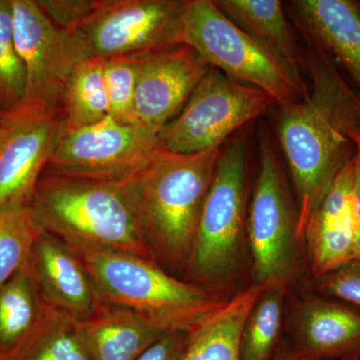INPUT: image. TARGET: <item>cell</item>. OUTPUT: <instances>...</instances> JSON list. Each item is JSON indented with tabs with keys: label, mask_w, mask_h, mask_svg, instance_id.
Wrapping results in <instances>:
<instances>
[{
	"label": "cell",
	"mask_w": 360,
	"mask_h": 360,
	"mask_svg": "<svg viewBox=\"0 0 360 360\" xmlns=\"http://www.w3.org/2000/svg\"><path fill=\"white\" fill-rule=\"evenodd\" d=\"M158 148V134L108 116L90 127L63 130L44 174L122 184Z\"/></svg>",
	"instance_id": "8fae6325"
},
{
	"label": "cell",
	"mask_w": 360,
	"mask_h": 360,
	"mask_svg": "<svg viewBox=\"0 0 360 360\" xmlns=\"http://www.w3.org/2000/svg\"><path fill=\"white\" fill-rule=\"evenodd\" d=\"M302 68L310 87L297 103L281 108L279 141L297 195V238L341 170L359 151L360 96L328 54L307 44Z\"/></svg>",
	"instance_id": "6da1fadb"
},
{
	"label": "cell",
	"mask_w": 360,
	"mask_h": 360,
	"mask_svg": "<svg viewBox=\"0 0 360 360\" xmlns=\"http://www.w3.org/2000/svg\"><path fill=\"white\" fill-rule=\"evenodd\" d=\"M103 60L110 116L120 122L139 124L135 116V91L139 56H115Z\"/></svg>",
	"instance_id": "4316f807"
},
{
	"label": "cell",
	"mask_w": 360,
	"mask_h": 360,
	"mask_svg": "<svg viewBox=\"0 0 360 360\" xmlns=\"http://www.w3.org/2000/svg\"><path fill=\"white\" fill-rule=\"evenodd\" d=\"M274 104L262 90L210 68L179 115L160 130L158 148L193 155L224 146Z\"/></svg>",
	"instance_id": "ba28073f"
},
{
	"label": "cell",
	"mask_w": 360,
	"mask_h": 360,
	"mask_svg": "<svg viewBox=\"0 0 360 360\" xmlns=\"http://www.w3.org/2000/svg\"><path fill=\"white\" fill-rule=\"evenodd\" d=\"M255 283L288 288L298 269L297 207L269 131H259V172L248 213Z\"/></svg>",
	"instance_id": "52a82bcc"
},
{
	"label": "cell",
	"mask_w": 360,
	"mask_h": 360,
	"mask_svg": "<svg viewBox=\"0 0 360 360\" xmlns=\"http://www.w3.org/2000/svg\"><path fill=\"white\" fill-rule=\"evenodd\" d=\"M26 73L13 34L11 0H0V112L13 110L25 96Z\"/></svg>",
	"instance_id": "484cf974"
},
{
	"label": "cell",
	"mask_w": 360,
	"mask_h": 360,
	"mask_svg": "<svg viewBox=\"0 0 360 360\" xmlns=\"http://www.w3.org/2000/svg\"><path fill=\"white\" fill-rule=\"evenodd\" d=\"M288 288L264 286L251 307L240 340V360H272L281 345Z\"/></svg>",
	"instance_id": "603a6c76"
},
{
	"label": "cell",
	"mask_w": 360,
	"mask_h": 360,
	"mask_svg": "<svg viewBox=\"0 0 360 360\" xmlns=\"http://www.w3.org/2000/svg\"><path fill=\"white\" fill-rule=\"evenodd\" d=\"M224 146L193 155L158 148L146 167L122 182L144 243L163 269L186 272Z\"/></svg>",
	"instance_id": "7a4b0ae2"
},
{
	"label": "cell",
	"mask_w": 360,
	"mask_h": 360,
	"mask_svg": "<svg viewBox=\"0 0 360 360\" xmlns=\"http://www.w3.org/2000/svg\"><path fill=\"white\" fill-rule=\"evenodd\" d=\"M27 210L40 231L65 243L108 246L155 262L122 184L42 174Z\"/></svg>",
	"instance_id": "277c9868"
},
{
	"label": "cell",
	"mask_w": 360,
	"mask_h": 360,
	"mask_svg": "<svg viewBox=\"0 0 360 360\" xmlns=\"http://www.w3.org/2000/svg\"><path fill=\"white\" fill-rule=\"evenodd\" d=\"M264 286L253 283L188 333L181 360H240L243 326Z\"/></svg>",
	"instance_id": "d6986e66"
},
{
	"label": "cell",
	"mask_w": 360,
	"mask_h": 360,
	"mask_svg": "<svg viewBox=\"0 0 360 360\" xmlns=\"http://www.w3.org/2000/svg\"><path fill=\"white\" fill-rule=\"evenodd\" d=\"M290 342L319 360H360V310L315 293L291 307Z\"/></svg>",
	"instance_id": "5bb4252c"
},
{
	"label": "cell",
	"mask_w": 360,
	"mask_h": 360,
	"mask_svg": "<svg viewBox=\"0 0 360 360\" xmlns=\"http://www.w3.org/2000/svg\"><path fill=\"white\" fill-rule=\"evenodd\" d=\"M239 28L266 47L296 75H302V51L291 34L279 0H213Z\"/></svg>",
	"instance_id": "ffe728a7"
},
{
	"label": "cell",
	"mask_w": 360,
	"mask_h": 360,
	"mask_svg": "<svg viewBox=\"0 0 360 360\" xmlns=\"http://www.w3.org/2000/svg\"><path fill=\"white\" fill-rule=\"evenodd\" d=\"M63 112L68 129L90 127L110 116L103 59H87L77 66L66 89Z\"/></svg>",
	"instance_id": "cb8c5ba5"
},
{
	"label": "cell",
	"mask_w": 360,
	"mask_h": 360,
	"mask_svg": "<svg viewBox=\"0 0 360 360\" xmlns=\"http://www.w3.org/2000/svg\"><path fill=\"white\" fill-rule=\"evenodd\" d=\"M99 0H39L37 4L54 25L71 32L89 20Z\"/></svg>",
	"instance_id": "f1b7e54d"
},
{
	"label": "cell",
	"mask_w": 360,
	"mask_h": 360,
	"mask_svg": "<svg viewBox=\"0 0 360 360\" xmlns=\"http://www.w3.org/2000/svg\"><path fill=\"white\" fill-rule=\"evenodd\" d=\"M186 0H99L77 30L87 59L143 56L184 44Z\"/></svg>",
	"instance_id": "30bf717a"
},
{
	"label": "cell",
	"mask_w": 360,
	"mask_h": 360,
	"mask_svg": "<svg viewBox=\"0 0 360 360\" xmlns=\"http://www.w3.org/2000/svg\"><path fill=\"white\" fill-rule=\"evenodd\" d=\"M355 191H354V252L355 259L360 260V148L354 158Z\"/></svg>",
	"instance_id": "4dcf8cb0"
},
{
	"label": "cell",
	"mask_w": 360,
	"mask_h": 360,
	"mask_svg": "<svg viewBox=\"0 0 360 360\" xmlns=\"http://www.w3.org/2000/svg\"><path fill=\"white\" fill-rule=\"evenodd\" d=\"M66 243L82 260L101 302L130 310L162 333H189L226 302L219 293L176 278L156 262L134 253L90 243Z\"/></svg>",
	"instance_id": "3957f363"
},
{
	"label": "cell",
	"mask_w": 360,
	"mask_h": 360,
	"mask_svg": "<svg viewBox=\"0 0 360 360\" xmlns=\"http://www.w3.org/2000/svg\"><path fill=\"white\" fill-rule=\"evenodd\" d=\"M30 265L42 297L52 309L82 321L103 303L82 260L63 239L40 232Z\"/></svg>",
	"instance_id": "2e32d148"
},
{
	"label": "cell",
	"mask_w": 360,
	"mask_h": 360,
	"mask_svg": "<svg viewBox=\"0 0 360 360\" xmlns=\"http://www.w3.org/2000/svg\"><path fill=\"white\" fill-rule=\"evenodd\" d=\"M354 158L336 176L303 232L314 278L354 258Z\"/></svg>",
	"instance_id": "9a60e30c"
},
{
	"label": "cell",
	"mask_w": 360,
	"mask_h": 360,
	"mask_svg": "<svg viewBox=\"0 0 360 360\" xmlns=\"http://www.w3.org/2000/svg\"><path fill=\"white\" fill-rule=\"evenodd\" d=\"M272 360H319L315 359L304 352H300L290 342V341H281L277 347L276 354Z\"/></svg>",
	"instance_id": "1f68e13d"
},
{
	"label": "cell",
	"mask_w": 360,
	"mask_h": 360,
	"mask_svg": "<svg viewBox=\"0 0 360 360\" xmlns=\"http://www.w3.org/2000/svg\"><path fill=\"white\" fill-rule=\"evenodd\" d=\"M317 295L360 310V260L354 259L314 278Z\"/></svg>",
	"instance_id": "83f0119b"
},
{
	"label": "cell",
	"mask_w": 360,
	"mask_h": 360,
	"mask_svg": "<svg viewBox=\"0 0 360 360\" xmlns=\"http://www.w3.org/2000/svg\"><path fill=\"white\" fill-rule=\"evenodd\" d=\"M291 16L307 44L347 70L360 89V4L354 0H295Z\"/></svg>",
	"instance_id": "e0dca14e"
},
{
	"label": "cell",
	"mask_w": 360,
	"mask_h": 360,
	"mask_svg": "<svg viewBox=\"0 0 360 360\" xmlns=\"http://www.w3.org/2000/svg\"><path fill=\"white\" fill-rule=\"evenodd\" d=\"M40 232L27 208L0 212V288L28 264Z\"/></svg>",
	"instance_id": "d4e9b609"
},
{
	"label": "cell",
	"mask_w": 360,
	"mask_h": 360,
	"mask_svg": "<svg viewBox=\"0 0 360 360\" xmlns=\"http://www.w3.org/2000/svg\"><path fill=\"white\" fill-rule=\"evenodd\" d=\"M188 333H168L148 347L136 360H181Z\"/></svg>",
	"instance_id": "f546056e"
},
{
	"label": "cell",
	"mask_w": 360,
	"mask_h": 360,
	"mask_svg": "<svg viewBox=\"0 0 360 360\" xmlns=\"http://www.w3.org/2000/svg\"><path fill=\"white\" fill-rule=\"evenodd\" d=\"M45 303L30 260L0 288V360H9L44 319Z\"/></svg>",
	"instance_id": "44dd1931"
},
{
	"label": "cell",
	"mask_w": 360,
	"mask_h": 360,
	"mask_svg": "<svg viewBox=\"0 0 360 360\" xmlns=\"http://www.w3.org/2000/svg\"><path fill=\"white\" fill-rule=\"evenodd\" d=\"M182 41L210 68L269 94L281 110L300 101L309 89L302 75L232 22L213 0H186Z\"/></svg>",
	"instance_id": "8992f818"
},
{
	"label": "cell",
	"mask_w": 360,
	"mask_h": 360,
	"mask_svg": "<svg viewBox=\"0 0 360 360\" xmlns=\"http://www.w3.org/2000/svg\"><path fill=\"white\" fill-rule=\"evenodd\" d=\"M65 129L63 112H0V212L28 207Z\"/></svg>",
	"instance_id": "7c38bea8"
},
{
	"label": "cell",
	"mask_w": 360,
	"mask_h": 360,
	"mask_svg": "<svg viewBox=\"0 0 360 360\" xmlns=\"http://www.w3.org/2000/svg\"><path fill=\"white\" fill-rule=\"evenodd\" d=\"M359 148H360V142H359Z\"/></svg>",
	"instance_id": "d6a6232c"
},
{
	"label": "cell",
	"mask_w": 360,
	"mask_h": 360,
	"mask_svg": "<svg viewBox=\"0 0 360 360\" xmlns=\"http://www.w3.org/2000/svg\"><path fill=\"white\" fill-rule=\"evenodd\" d=\"M9 360H91L79 321L47 307L44 319Z\"/></svg>",
	"instance_id": "7402d4cb"
},
{
	"label": "cell",
	"mask_w": 360,
	"mask_h": 360,
	"mask_svg": "<svg viewBox=\"0 0 360 360\" xmlns=\"http://www.w3.org/2000/svg\"><path fill=\"white\" fill-rule=\"evenodd\" d=\"M79 323L91 360H136L165 335L130 310L103 302Z\"/></svg>",
	"instance_id": "ac0fdd59"
},
{
	"label": "cell",
	"mask_w": 360,
	"mask_h": 360,
	"mask_svg": "<svg viewBox=\"0 0 360 360\" xmlns=\"http://www.w3.org/2000/svg\"><path fill=\"white\" fill-rule=\"evenodd\" d=\"M139 56L135 116L153 134L179 115L210 66L186 44Z\"/></svg>",
	"instance_id": "4fadbf2b"
},
{
	"label": "cell",
	"mask_w": 360,
	"mask_h": 360,
	"mask_svg": "<svg viewBox=\"0 0 360 360\" xmlns=\"http://www.w3.org/2000/svg\"><path fill=\"white\" fill-rule=\"evenodd\" d=\"M248 139L224 144L206 195L186 274L217 292L238 281L248 243Z\"/></svg>",
	"instance_id": "5b68a950"
},
{
	"label": "cell",
	"mask_w": 360,
	"mask_h": 360,
	"mask_svg": "<svg viewBox=\"0 0 360 360\" xmlns=\"http://www.w3.org/2000/svg\"><path fill=\"white\" fill-rule=\"evenodd\" d=\"M11 4L14 41L26 73L25 96L20 106L63 112L71 75L87 60L82 40L75 32L54 25L37 1L11 0Z\"/></svg>",
	"instance_id": "9c48e42d"
}]
</instances>
